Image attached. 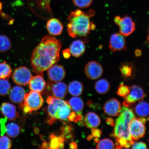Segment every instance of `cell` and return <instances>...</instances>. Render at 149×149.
Returning <instances> with one entry per match:
<instances>
[{
	"label": "cell",
	"instance_id": "6da1fadb",
	"mask_svg": "<svg viewBox=\"0 0 149 149\" xmlns=\"http://www.w3.org/2000/svg\"><path fill=\"white\" fill-rule=\"evenodd\" d=\"M61 46V41L55 37H44L31 56V64L33 72L43 76L44 71L59 61Z\"/></svg>",
	"mask_w": 149,
	"mask_h": 149
},
{
	"label": "cell",
	"instance_id": "7a4b0ae2",
	"mask_svg": "<svg viewBox=\"0 0 149 149\" xmlns=\"http://www.w3.org/2000/svg\"><path fill=\"white\" fill-rule=\"evenodd\" d=\"M94 14L92 10L87 13L80 9L71 12L67 18L69 22L67 30L70 36L73 38L87 36L91 31L89 17Z\"/></svg>",
	"mask_w": 149,
	"mask_h": 149
},
{
	"label": "cell",
	"instance_id": "3957f363",
	"mask_svg": "<svg viewBox=\"0 0 149 149\" xmlns=\"http://www.w3.org/2000/svg\"><path fill=\"white\" fill-rule=\"evenodd\" d=\"M120 113L115 122L113 134L115 137L122 138L130 142L134 140L130 137L129 125L135 115L132 109L125 106L121 109Z\"/></svg>",
	"mask_w": 149,
	"mask_h": 149
},
{
	"label": "cell",
	"instance_id": "277c9868",
	"mask_svg": "<svg viewBox=\"0 0 149 149\" xmlns=\"http://www.w3.org/2000/svg\"><path fill=\"white\" fill-rule=\"evenodd\" d=\"M54 99L53 103L49 104L48 107V113L50 116L48 123L50 124H53L57 120H68L71 111V108L68 102L61 99L54 98Z\"/></svg>",
	"mask_w": 149,
	"mask_h": 149
},
{
	"label": "cell",
	"instance_id": "5b68a950",
	"mask_svg": "<svg viewBox=\"0 0 149 149\" xmlns=\"http://www.w3.org/2000/svg\"><path fill=\"white\" fill-rule=\"evenodd\" d=\"M22 107L26 113L37 111L42 107L44 100L40 93L31 91L25 94Z\"/></svg>",
	"mask_w": 149,
	"mask_h": 149
},
{
	"label": "cell",
	"instance_id": "8992f818",
	"mask_svg": "<svg viewBox=\"0 0 149 149\" xmlns=\"http://www.w3.org/2000/svg\"><path fill=\"white\" fill-rule=\"evenodd\" d=\"M32 77L30 70L25 66L15 69L12 75V79L15 83L23 86L27 85Z\"/></svg>",
	"mask_w": 149,
	"mask_h": 149
},
{
	"label": "cell",
	"instance_id": "52a82bcc",
	"mask_svg": "<svg viewBox=\"0 0 149 149\" xmlns=\"http://www.w3.org/2000/svg\"><path fill=\"white\" fill-rule=\"evenodd\" d=\"M129 130L131 139L137 141L144 137L146 128L144 124L138 118L135 117L130 121Z\"/></svg>",
	"mask_w": 149,
	"mask_h": 149
},
{
	"label": "cell",
	"instance_id": "ba28073f",
	"mask_svg": "<svg viewBox=\"0 0 149 149\" xmlns=\"http://www.w3.org/2000/svg\"><path fill=\"white\" fill-rule=\"evenodd\" d=\"M145 97V93L142 88L139 86L133 85L130 88L129 94L125 97L123 104L125 107H129L136 102L142 100Z\"/></svg>",
	"mask_w": 149,
	"mask_h": 149
},
{
	"label": "cell",
	"instance_id": "9c48e42d",
	"mask_svg": "<svg viewBox=\"0 0 149 149\" xmlns=\"http://www.w3.org/2000/svg\"><path fill=\"white\" fill-rule=\"evenodd\" d=\"M103 71L101 65L96 61H90L86 65L85 68L86 75L92 80L98 79L102 76Z\"/></svg>",
	"mask_w": 149,
	"mask_h": 149
},
{
	"label": "cell",
	"instance_id": "30bf717a",
	"mask_svg": "<svg viewBox=\"0 0 149 149\" xmlns=\"http://www.w3.org/2000/svg\"><path fill=\"white\" fill-rule=\"evenodd\" d=\"M109 48L113 52L126 49V40L123 35L118 33L111 35L110 40Z\"/></svg>",
	"mask_w": 149,
	"mask_h": 149
},
{
	"label": "cell",
	"instance_id": "8fae6325",
	"mask_svg": "<svg viewBox=\"0 0 149 149\" xmlns=\"http://www.w3.org/2000/svg\"><path fill=\"white\" fill-rule=\"evenodd\" d=\"M120 32L124 36H128L131 35L135 31V24L131 17L127 15L121 18L120 24Z\"/></svg>",
	"mask_w": 149,
	"mask_h": 149
},
{
	"label": "cell",
	"instance_id": "7c38bea8",
	"mask_svg": "<svg viewBox=\"0 0 149 149\" xmlns=\"http://www.w3.org/2000/svg\"><path fill=\"white\" fill-rule=\"evenodd\" d=\"M47 70L48 78L54 82L62 81L66 75L64 67L61 65H53Z\"/></svg>",
	"mask_w": 149,
	"mask_h": 149
},
{
	"label": "cell",
	"instance_id": "4fadbf2b",
	"mask_svg": "<svg viewBox=\"0 0 149 149\" xmlns=\"http://www.w3.org/2000/svg\"><path fill=\"white\" fill-rule=\"evenodd\" d=\"M121 109L120 102L115 98H111L108 100L103 106L104 112L111 116H117L120 113Z\"/></svg>",
	"mask_w": 149,
	"mask_h": 149
},
{
	"label": "cell",
	"instance_id": "5bb4252c",
	"mask_svg": "<svg viewBox=\"0 0 149 149\" xmlns=\"http://www.w3.org/2000/svg\"><path fill=\"white\" fill-rule=\"evenodd\" d=\"M49 84L50 92L54 98L62 99L66 96L68 92L66 84L60 81Z\"/></svg>",
	"mask_w": 149,
	"mask_h": 149
},
{
	"label": "cell",
	"instance_id": "9a60e30c",
	"mask_svg": "<svg viewBox=\"0 0 149 149\" xmlns=\"http://www.w3.org/2000/svg\"><path fill=\"white\" fill-rule=\"evenodd\" d=\"M46 28L48 33L52 36L60 35L62 32L63 26L59 19L56 18L51 19L47 23Z\"/></svg>",
	"mask_w": 149,
	"mask_h": 149
},
{
	"label": "cell",
	"instance_id": "2e32d148",
	"mask_svg": "<svg viewBox=\"0 0 149 149\" xmlns=\"http://www.w3.org/2000/svg\"><path fill=\"white\" fill-rule=\"evenodd\" d=\"M1 110L2 114L8 120H14L19 117L15 106L8 102H4L1 106Z\"/></svg>",
	"mask_w": 149,
	"mask_h": 149
},
{
	"label": "cell",
	"instance_id": "e0dca14e",
	"mask_svg": "<svg viewBox=\"0 0 149 149\" xmlns=\"http://www.w3.org/2000/svg\"><path fill=\"white\" fill-rule=\"evenodd\" d=\"M9 98L15 104H20L24 101L25 91L23 87L17 86L13 87L9 92Z\"/></svg>",
	"mask_w": 149,
	"mask_h": 149
},
{
	"label": "cell",
	"instance_id": "ac0fdd59",
	"mask_svg": "<svg viewBox=\"0 0 149 149\" xmlns=\"http://www.w3.org/2000/svg\"><path fill=\"white\" fill-rule=\"evenodd\" d=\"M29 84V88L31 91L39 93L44 90L46 85L45 81L40 75L31 77Z\"/></svg>",
	"mask_w": 149,
	"mask_h": 149
},
{
	"label": "cell",
	"instance_id": "d6986e66",
	"mask_svg": "<svg viewBox=\"0 0 149 149\" xmlns=\"http://www.w3.org/2000/svg\"><path fill=\"white\" fill-rule=\"evenodd\" d=\"M100 123V117L95 113L92 112L87 113L84 118V123L89 129L98 127Z\"/></svg>",
	"mask_w": 149,
	"mask_h": 149
},
{
	"label": "cell",
	"instance_id": "ffe728a7",
	"mask_svg": "<svg viewBox=\"0 0 149 149\" xmlns=\"http://www.w3.org/2000/svg\"><path fill=\"white\" fill-rule=\"evenodd\" d=\"M69 49L71 55L74 57H79L84 53L86 47L82 41L76 40L71 44Z\"/></svg>",
	"mask_w": 149,
	"mask_h": 149
},
{
	"label": "cell",
	"instance_id": "44dd1931",
	"mask_svg": "<svg viewBox=\"0 0 149 149\" xmlns=\"http://www.w3.org/2000/svg\"><path fill=\"white\" fill-rule=\"evenodd\" d=\"M50 141L49 148L50 149H58L64 148L65 137L63 134L59 137L52 134L50 136Z\"/></svg>",
	"mask_w": 149,
	"mask_h": 149
},
{
	"label": "cell",
	"instance_id": "7402d4cb",
	"mask_svg": "<svg viewBox=\"0 0 149 149\" xmlns=\"http://www.w3.org/2000/svg\"><path fill=\"white\" fill-rule=\"evenodd\" d=\"M68 88V91L70 94L74 96L81 95L83 90V84L76 81H72Z\"/></svg>",
	"mask_w": 149,
	"mask_h": 149
},
{
	"label": "cell",
	"instance_id": "603a6c76",
	"mask_svg": "<svg viewBox=\"0 0 149 149\" xmlns=\"http://www.w3.org/2000/svg\"><path fill=\"white\" fill-rule=\"evenodd\" d=\"M94 88L98 94H105L109 92L110 85L107 79H101L96 82Z\"/></svg>",
	"mask_w": 149,
	"mask_h": 149
},
{
	"label": "cell",
	"instance_id": "cb8c5ba5",
	"mask_svg": "<svg viewBox=\"0 0 149 149\" xmlns=\"http://www.w3.org/2000/svg\"><path fill=\"white\" fill-rule=\"evenodd\" d=\"M71 109L78 113H81L84 109V102L81 98L77 96L71 98L68 102Z\"/></svg>",
	"mask_w": 149,
	"mask_h": 149
},
{
	"label": "cell",
	"instance_id": "d4e9b609",
	"mask_svg": "<svg viewBox=\"0 0 149 149\" xmlns=\"http://www.w3.org/2000/svg\"><path fill=\"white\" fill-rule=\"evenodd\" d=\"M135 111L137 116L142 117H146L148 116L149 105L146 102L141 101L135 107Z\"/></svg>",
	"mask_w": 149,
	"mask_h": 149
},
{
	"label": "cell",
	"instance_id": "484cf974",
	"mask_svg": "<svg viewBox=\"0 0 149 149\" xmlns=\"http://www.w3.org/2000/svg\"><path fill=\"white\" fill-rule=\"evenodd\" d=\"M20 131L19 126L15 123H9L6 126V132L9 136L12 138L17 137L19 134Z\"/></svg>",
	"mask_w": 149,
	"mask_h": 149
},
{
	"label": "cell",
	"instance_id": "4316f807",
	"mask_svg": "<svg viewBox=\"0 0 149 149\" xmlns=\"http://www.w3.org/2000/svg\"><path fill=\"white\" fill-rule=\"evenodd\" d=\"M12 70L6 61L0 63V79H8L11 76Z\"/></svg>",
	"mask_w": 149,
	"mask_h": 149
},
{
	"label": "cell",
	"instance_id": "83f0119b",
	"mask_svg": "<svg viewBox=\"0 0 149 149\" xmlns=\"http://www.w3.org/2000/svg\"><path fill=\"white\" fill-rule=\"evenodd\" d=\"M11 48V43L8 37L5 35H0V52L4 53Z\"/></svg>",
	"mask_w": 149,
	"mask_h": 149
},
{
	"label": "cell",
	"instance_id": "f1b7e54d",
	"mask_svg": "<svg viewBox=\"0 0 149 149\" xmlns=\"http://www.w3.org/2000/svg\"><path fill=\"white\" fill-rule=\"evenodd\" d=\"M114 143L111 140L105 139L99 141L96 146L97 149H114Z\"/></svg>",
	"mask_w": 149,
	"mask_h": 149
},
{
	"label": "cell",
	"instance_id": "f546056e",
	"mask_svg": "<svg viewBox=\"0 0 149 149\" xmlns=\"http://www.w3.org/2000/svg\"><path fill=\"white\" fill-rule=\"evenodd\" d=\"M11 89L9 82L6 79H0V96H4L8 94Z\"/></svg>",
	"mask_w": 149,
	"mask_h": 149
},
{
	"label": "cell",
	"instance_id": "4dcf8cb0",
	"mask_svg": "<svg viewBox=\"0 0 149 149\" xmlns=\"http://www.w3.org/2000/svg\"><path fill=\"white\" fill-rule=\"evenodd\" d=\"M132 69L133 67L127 63H124L120 67L121 74L124 77L126 78L131 76L133 70Z\"/></svg>",
	"mask_w": 149,
	"mask_h": 149
},
{
	"label": "cell",
	"instance_id": "1f68e13d",
	"mask_svg": "<svg viewBox=\"0 0 149 149\" xmlns=\"http://www.w3.org/2000/svg\"><path fill=\"white\" fill-rule=\"evenodd\" d=\"M12 147V142L9 138L6 136L0 137V149H9Z\"/></svg>",
	"mask_w": 149,
	"mask_h": 149
},
{
	"label": "cell",
	"instance_id": "d6a6232c",
	"mask_svg": "<svg viewBox=\"0 0 149 149\" xmlns=\"http://www.w3.org/2000/svg\"><path fill=\"white\" fill-rule=\"evenodd\" d=\"M74 4L79 8H85L90 6L93 0H72Z\"/></svg>",
	"mask_w": 149,
	"mask_h": 149
},
{
	"label": "cell",
	"instance_id": "836d02e7",
	"mask_svg": "<svg viewBox=\"0 0 149 149\" xmlns=\"http://www.w3.org/2000/svg\"><path fill=\"white\" fill-rule=\"evenodd\" d=\"M130 91V88L127 86L124 85L123 84H121L118 87L117 94L118 95L125 97L129 94Z\"/></svg>",
	"mask_w": 149,
	"mask_h": 149
},
{
	"label": "cell",
	"instance_id": "e575fe53",
	"mask_svg": "<svg viewBox=\"0 0 149 149\" xmlns=\"http://www.w3.org/2000/svg\"><path fill=\"white\" fill-rule=\"evenodd\" d=\"M7 120L6 117L2 118L0 120V124H1V135L3 136L6 132L5 123H6Z\"/></svg>",
	"mask_w": 149,
	"mask_h": 149
},
{
	"label": "cell",
	"instance_id": "d590c367",
	"mask_svg": "<svg viewBox=\"0 0 149 149\" xmlns=\"http://www.w3.org/2000/svg\"><path fill=\"white\" fill-rule=\"evenodd\" d=\"M132 149H147L146 145L144 142H138L134 143L132 147Z\"/></svg>",
	"mask_w": 149,
	"mask_h": 149
},
{
	"label": "cell",
	"instance_id": "8d00e7d4",
	"mask_svg": "<svg viewBox=\"0 0 149 149\" xmlns=\"http://www.w3.org/2000/svg\"><path fill=\"white\" fill-rule=\"evenodd\" d=\"M91 132L92 135L94 137L99 138L101 136L102 133L101 130L96 129V128H92Z\"/></svg>",
	"mask_w": 149,
	"mask_h": 149
},
{
	"label": "cell",
	"instance_id": "74e56055",
	"mask_svg": "<svg viewBox=\"0 0 149 149\" xmlns=\"http://www.w3.org/2000/svg\"><path fill=\"white\" fill-rule=\"evenodd\" d=\"M117 141L119 145L121 146L125 147L128 142V141L124 138H116Z\"/></svg>",
	"mask_w": 149,
	"mask_h": 149
},
{
	"label": "cell",
	"instance_id": "f35d334b",
	"mask_svg": "<svg viewBox=\"0 0 149 149\" xmlns=\"http://www.w3.org/2000/svg\"><path fill=\"white\" fill-rule=\"evenodd\" d=\"M62 53L63 57L65 59L69 58L71 55L69 49L64 50V51H63Z\"/></svg>",
	"mask_w": 149,
	"mask_h": 149
},
{
	"label": "cell",
	"instance_id": "ab89813d",
	"mask_svg": "<svg viewBox=\"0 0 149 149\" xmlns=\"http://www.w3.org/2000/svg\"><path fill=\"white\" fill-rule=\"evenodd\" d=\"M106 122L108 125L112 127L114 126V120L112 118L108 117V118L106 119Z\"/></svg>",
	"mask_w": 149,
	"mask_h": 149
},
{
	"label": "cell",
	"instance_id": "60d3db41",
	"mask_svg": "<svg viewBox=\"0 0 149 149\" xmlns=\"http://www.w3.org/2000/svg\"><path fill=\"white\" fill-rule=\"evenodd\" d=\"M76 113L74 112H72L68 117V119L70 122H73L76 117Z\"/></svg>",
	"mask_w": 149,
	"mask_h": 149
},
{
	"label": "cell",
	"instance_id": "b9f144b4",
	"mask_svg": "<svg viewBox=\"0 0 149 149\" xmlns=\"http://www.w3.org/2000/svg\"><path fill=\"white\" fill-rule=\"evenodd\" d=\"M83 120V117L81 113H78L77 116H76L75 119H74V121L75 122H80V121Z\"/></svg>",
	"mask_w": 149,
	"mask_h": 149
},
{
	"label": "cell",
	"instance_id": "7bdbcfd3",
	"mask_svg": "<svg viewBox=\"0 0 149 149\" xmlns=\"http://www.w3.org/2000/svg\"><path fill=\"white\" fill-rule=\"evenodd\" d=\"M121 18H122V17H120L119 16L115 17L114 18V21L115 23L116 24V25H119V24H120V22Z\"/></svg>",
	"mask_w": 149,
	"mask_h": 149
},
{
	"label": "cell",
	"instance_id": "ee69618b",
	"mask_svg": "<svg viewBox=\"0 0 149 149\" xmlns=\"http://www.w3.org/2000/svg\"><path fill=\"white\" fill-rule=\"evenodd\" d=\"M135 54L136 56L139 57L141 56L142 52L141 49H138L135 50Z\"/></svg>",
	"mask_w": 149,
	"mask_h": 149
},
{
	"label": "cell",
	"instance_id": "f6af8a7d",
	"mask_svg": "<svg viewBox=\"0 0 149 149\" xmlns=\"http://www.w3.org/2000/svg\"><path fill=\"white\" fill-rule=\"evenodd\" d=\"M70 148L71 149H77V144L75 142H72L70 145Z\"/></svg>",
	"mask_w": 149,
	"mask_h": 149
},
{
	"label": "cell",
	"instance_id": "bcb514c9",
	"mask_svg": "<svg viewBox=\"0 0 149 149\" xmlns=\"http://www.w3.org/2000/svg\"><path fill=\"white\" fill-rule=\"evenodd\" d=\"M47 103L49 104H51L53 103L54 101V98L51 96H49L47 98Z\"/></svg>",
	"mask_w": 149,
	"mask_h": 149
},
{
	"label": "cell",
	"instance_id": "7dc6e473",
	"mask_svg": "<svg viewBox=\"0 0 149 149\" xmlns=\"http://www.w3.org/2000/svg\"><path fill=\"white\" fill-rule=\"evenodd\" d=\"M139 120L141 121V122H142L143 124H146V123L147 120L146 118H145V117H141V118H138Z\"/></svg>",
	"mask_w": 149,
	"mask_h": 149
},
{
	"label": "cell",
	"instance_id": "c3c4849f",
	"mask_svg": "<svg viewBox=\"0 0 149 149\" xmlns=\"http://www.w3.org/2000/svg\"><path fill=\"white\" fill-rule=\"evenodd\" d=\"M96 29V26L94 23L91 22L90 26L91 30L93 31Z\"/></svg>",
	"mask_w": 149,
	"mask_h": 149
},
{
	"label": "cell",
	"instance_id": "681fc988",
	"mask_svg": "<svg viewBox=\"0 0 149 149\" xmlns=\"http://www.w3.org/2000/svg\"><path fill=\"white\" fill-rule=\"evenodd\" d=\"M72 130V128L69 126L66 127L65 129V131L66 132H68V133H69V132L71 131Z\"/></svg>",
	"mask_w": 149,
	"mask_h": 149
},
{
	"label": "cell",
	"instance_id": "f907efd6",
	"mask_svg": "<svg viewBox=\"0 0 149 149\" xmlns=\"http://www.w3.org/2000/svg\"><path fill=\"white\" fill-rule=\"evenodd\" d=\"M93 137H94L92 135H90L87 136V139L88 141H90L91 140L93 139Z\"/></svg>",
	"mask_w": 149,
	"mask_h": 149
},
{
	"label": "cell",
	"instance_id": "816d5d0a",
	"mask_svg": "<svg viewBox=\"0 0 149 149\" xmlns=\"http://www.w3.org/2000/svg\"><path fill=\"white\" fill-rule=\"evenodd\" d=\"M95 138L94 139V142L96 143H98L99 141L100 140L97 137Z\"/></svg>",
	"mask_w": 149,
	"mask_h": 149
},
{
	"label": "cell",
	"instance_id": "f5cc1de1",
	"mask_svg": "<svg viewBox=\"0 0 149 149\" xmlns=\"http://www.w3.org/2000/svg\"><path fill=\"white\" fill-rule=\"evenodd\" d=\"M2 3L1 2H0V11H1L2 8Z\"/></svg>",
	"mask_w": 149,
	"mask_h": 149
}]
</instances>
